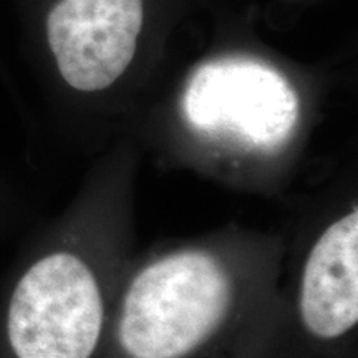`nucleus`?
<instances>
[{
	"mask_svg": "<svg viewBox=\"0 0 358 358\" xmlns=\"http://www.w3.org/2000/svg\"><path fill=\"white\" fill-rule=\"evenodd\" d=\"M308 332L337 338L358 320V213L353 209L319 237L308 254L301 287Z\"/></svg>",
	"mask_w": 358,
	"mask_h": 358,
	"instance_id": "5",
	"label": "nucleus"
},
{
	"mask_svg": "<svg viewBox=\"0 0 358 358\" xmlns=\"http://www.w3.org/2000/svg\"><path fill=\"white\" fill-rule=\"evenodd\" d=\"M231 280L211 254L186 250L136 275L123 303L120 342L131 358H182L217 329Z\"/></svg>",
	"mask_w": 358,
	"mask_h": 358,
	"instance_id": "1",
	"label": "nucleus"
},
{
	"mask_svg": "<svg viewBox=\"0 0 358 358\" xmlns=\"http://www.w3.org/2000/svg\"><path fill=\"white\" fill-rule=\"evenodd\" d=\"M182 113L201 134L254 151H274L292 136L299 96L274 66L244 57L206 62L182 93Z\"/></svg>",
	"mask_w": 358,
	"mask_h": 358,
	"instance_id": "3",
	"label": "nucleus"
},
{
	"mask_svg": "<svg viewBox=\"0 0 358 358\" xmlns=\"http://www.w3.org/2000/svg\"><path fill=\"white\" fill-rule=\"evenodd\" d=\"M101 322L95 275L66 249L34 257L17 275L3 306V335L15 358H90Z\"/></svg>",
	"mask_w": 358,
	"mask_h": 358,
	"instance_id": "2",
	"label": "nucleus"
},
{
	"mask_svg": "<svg viewBox=\"0 0 358 358\" xmlns=\"http://www.w3.org/2000/svg\"><path fill=\"white\" fill-rule=\"evenodd\" d=\"M143 17V0H50L42 35L62 82L80 93L111 87L133 62Z\"/></svg>",
	"mask_w": 358,
	"mask_h": 358,
	"instance_id": "4",
	"label": "nucleus"
}]
</instances>
